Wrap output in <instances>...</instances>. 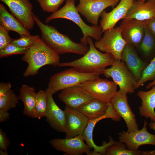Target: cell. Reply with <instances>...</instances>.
<instances>
[{
  "instance_id": "obj_11",
  "label": "cell",
  "mask_w": 155,
  "mask_h": 155,
  "mask_svg": "<svg viewBox=\"0 0 155 155\" xmlns=\"http://www.w3.org/2000/svg\"><path fill=\"white\" fill-rule=\"evenodd\" d=\"M106 118H111L116 121H119L121 119V117L115 110L111 103L109 104L108 111L105 115L99 118L88 120L82 134L86 144L91 149L93 148L92 155H105L107 148L110 146L109 142H104L102 146H98L95 144L93 139V132L96 124L101 120Z\"/></svg>"
},
{
  "instance_id": "obj_1",
  "label": "cell",
  "mask_w": 155,
  "mask_h": 155,
  "mask_svg": "<svg viewBox=\"0 0 155 155\" xmlns=\"http://www.w3.org/2000/svg\"><path fill=\"white\" fill-rule=\"evenodd\" d=\"M32 15L41 32V39L59 55L73 53L84 55L88 51V43L81 41L78 43L75 42L54 27L43 23L33 12Z\"/></svg>"
},
{
  "instance_id": "obj_32",
  "label": "cell",
  "mask_w": 155,
  "mask_h": 155,
  "mask_svg": "<svg viewBox=\"0 0 155 155\" xmlns=\"http://www.w3.org/2000/svg\"><path fill=\"white\" fill-rule=\"evenodd\" d=\"M28 48L20 47L11 43L4 49L0 50V57L1 58L13 55H24Z\"/></svg>"
},
{
  "instance_id": "obj_36",
  "label": "cell",
  "mask_w": 155,
  "mask_h": 155,
  "mask_svg": "<svg viewBox=\"0 0 155 155\" xmlns=\"http://www.w3.org/2000/svg\"><path fill=\"white\" fill-rule=\"evenodd\" d=\"M11 87L10 83H5L1 82L0 83V97L3 96L11 90Z\"/></svg>"
},
{
  "instance_id": "obj_18",
  "label": "cell",
  "mask_w": 155,
  "mask_h": 155,
  "mask_svg": "<svg viewBox=\"0 0 155 155\" xmlns=\"http://www.w3.org/2000/svg\"><path fill=\"white\" fill-rule=\"evenodd\" d=\"M58 97L66 106L74 109L94 98L79 85L61 90Z\"/></svg>"
},
{
  "instance_id": "obj_38",
  "label": "cell",
  "mask_w": 155,
  "mask_h": 155,
  "mask_svg": "<svg viewBox=\"0 0 155 155\" xmlns=\"http://www.w3.org/2000/svg\"><path fill=\"white\" fill-rule=\"evenodd\" d=\"M146 26L155 36V17L146 21Z\"/></svg>"
},
{
  "instance_id": "obj_10",
  "label": "cell",
  "mask_w": 155,
  "mask_h": 155,
  "mask_svg": "<svg viewBox=\"0 0 155 155\" xmlns=\"http://www.w3.org/2000/svg\"><path fill=\"white\" fill-rule=\"evenodd\" d=\"M82 135L71 138H57L49 141L51 145L56 150L67 155H90L91 148L84 142Z\"/></svg>"
},
{
  "instance_id": "obj_42",
  "label": "cell",
  "mask_w": 155,
  "mask_h": 155,
  "mask_svg": "<svg viewBox=\"0 0 155 155\" xmlns=\"http://www.w3.org/2000/svg\"><path fill=\"white\" fill-rule=\"evenodd\" d=\"M0 155H8V152L4 150L0 149Z\"/></svg>"
},
{
  "instance_id": "obj_26",
  "label": "cell",
  "mask_w": 155,
  "mask_h": 155,
  "mask_svg": "<svg viewBox=\"0 0 155 155\" xmlns=\"http://www.w3.org/2000/svg\"><path fill=\"white\" fill-rule=\"evenodd\" d=\"M139 47L146 57H150L155 53V36L146 25L143 38Z\"/></svg>"
},
{
  "instance_id": "obj_21",
  "label": "cell",
  "mask_w": 155,
  "mask_h": 155,
  "mask_svg": "<svg viewBox=\"0 0 155 155\" xmlns=\"http://www.w3.org/2000/svg\"><path fill=\"white\" fill-rule=\"evenodd\" d=\"M155 17V0H147L143 2L133 0L131 6L123 19H134L145 21Z\"/></svg>"
},
{
  "instance_id": "obj_3",
  "label": "cell",
  "mask_w": 155,
  "mask_h": 155,
  "mask_svg": "<svg viewBox=\"0 0 155 155\" xmlns=\"http://www.w3.org/2000/svg\"><path fill=\"white\" fill-rule=\"evenodd\" d=\"M21 60L28 64L23 73L24 77L37 74L40 69L45 65L56 66L60 63L59 55L46 45L39 36L29 48Z\"/></svg>"
},
{
  "instance_id": "obj_31",
  "label": "cell",
  "mask_w": 155,
  "mask_h": 155,
  "mask_svg": "<svg viewBox=\"0 0 155 155\" xmlns=\"http://www.w3.org/2000/svg\"><path fill=\"white\" fill-rule=\"evenodd\" d=\"M65 0H37L44 11L53 13L58 10Z\"/></svg>"
},
{
  "instance_id": "obj_23",
  "label": "cell",
  "mask_w": 155,
  "mask_h": 155,
  "mask_svg": "<svg viewBox=\"0 0 155 155\" xmlns=\"http://www.w3.org/2000/svg\"><path fill=\"white\" fill-rule=\"evenodd\" d=\"M152 87L148 91H139L137 95L142 101L139 107L140 116L155 122V85Z\"/></svg>"
},
{
  "instance_id": "obj_35",
  "label": "cell",
  "mask_w": 155,
  "mask_h": 155,
  "mask_svg": "<svg viewBox=\"0 0 155 155\" xmlns=\"http://www.w3.org/2000/svg\"><path fill=\"white\" fill-rule=\"evenodd\" d=\"M10 144L9 139L6 133L0 128V149L7 152V148Z\"/></svg>"
},
{
  "instance_id": "obj_14",
  "label": "cell",
  "mask_w": 155,
  "mask_h": 155,
  "mask_svg": "<svg viewBox=\"0 0 155 155\" xmlns=\"http://www.w3.org/2000/svg\"><path fill=\"white\" fill-rule=\"evenodd\" d=\"M9 8L10 11L27 29L33 28V6L29 0H0Z\"/></svg>"
},
{
  "instance_id": "obj_6",
  "label": "cell",
  "mask_w": 155,
  "mask_h": 155,
  "mask_svg": "<svg viewBox=\"0 0 155 155\" xmlns=\"http://www.w3.org/2000/svg\"><path fill=\"white\" fill-rule=\"evenodd\" d=\"M102 37L94 44L100 51L112 55L116 60H121L122 51L127 44L123 38L119 27L107 30Z\"/></svg>"
},
{
  "instance_id": "obj_37",
  "label": "cell",
  "mask_w": 155,
  "mask_h": 155,
  "mask_svg": "<svg viewBox=\"0 0 155 155\" xmlns=\"http://www.w3.org/2000/svg\"><path fill=\"white\" fill-rule=\"evenodd\" d=\"M8 111L0 108V123L6 121L9 118L10 114Z\"/></svg>"
},
{
  "instance_id": "obj_28",
  "label": "cell",
  "mask_w": 155,
  "mask_h": 155,
  "mask_svg": "<svg viewBox=\"0 0 155 155\" xmlns=\"http://www.w3.org/2000/svg\"><path fill=\"white\" fill-rule=\"evenodd\" d=\"M48 104V96L46 92V91L40 90L36 94L35 118L40 119L46 117Z\"/></svg>"
},
{
  "instance_id": "obj_2",
  "label": "cell",
  "mask_w": 155,
  "mask_h": 155,
  "mask_svg": "<svg viewBox=\"0 0 155 155\" xmlns=\"http://www.w3.org/2000/svg\"><path fill=\"white\" fill-rule=\"evenodd\" d=\"M87 40L89 49L82 57L70 62L60 63L57 66L70 67L86 73L103 74L106 67L111 66L116 59L111 54L98 50L90 37L88 36Z\"/></svg>"
},
{
  "instance_id": "obj_20",
  "label": "cell",
  "mask_w": 155,
  "mask_h": 155,
  "mask_svg": "<svg viewBox=\"0 0 155 155\" xmlns=\"http://www.w3.org/2000/svg\"><path fill=\"white\" fill-rule=\"evenodd\" d=\"M121 60L125 63L137 82L148 64L140 58L133 46L128 43L126 44L122 51Z\"/></svg>"
},
{
  "instance_id": "obj_9",
  "label": "cell",
  "mask_w": 155,
  "mask_h": 155,
  "mask_svg": "<svg viewBox=\"0 0 155 155\" xmlns=\"http://www.w3.org/2000/svg\"><path fill=\"white\" fill-rule=\"evenodd\" d=\"M77 8L89 22L98 25L99 18L106 8L115 7L119 0H79Z\"/></svg>"
},
{
  "instance_id": "obj_27",
  "label": "cell",
  "mask_w": 155,
  "mask_h": 155,
  "mask_svg": "<svg viewBox=\"0 0 155 155\" xmlns=\"http://www.w3.org/2000/svg\"><path fill=\"white\" fill-rule=\"evenodd\" d=\"M106 155H144V151L138 150L132 151L127 148L126 145L120 141H117L108 147Z\"/></svg>"
},
{
  "instance_id": "obj_43",
  "label": "cell",
  "mask_w": 155,
  "mask_h": 155,
  "mask_svg": "<svg viewBox=\"0 0 155 155\" xmlns=\"http://www.w3.org/2000/svg\"><path fill=\"white\" fill-rule=\"evenodd\" d=\"M138 1L141 2H145L147 0H137Z\"/></svg>"
},
{
  "instance_id": "obj_5",
  "label": "cell",
  "mask_w": 155,
  "mask_h": 155,
  "mask_svg": "<svg viewBox=\"0 0 155 155\" xmlns=\"http://www.w3.org/2000/svg\"><path fill=\"white\" fill-rule=\"evenodd\" d=\"M100 75L80 71L72 67L56 73L50 78L46 90L53 94L66 88L100 78Z\"/></svg>"
},
{
  "instance_id": "obj_16",
  "label": "cell",
  "mask_w": 155,
  "mask_h": 155,
  "mask_svg": "<svg viewBox=\"0 0 155 155\" xmlns=\"http://www.w3.org/2000/svg\"><path fill=\"white\" fill-rule=\"evenodd\" d=\"M133 0H121L118 4L111 11H103L100 17V26L102 32L113 28L116 24L123 19L130 9Z\"/></svg>"
},
{
  "instance_id": "obj_33",
  "label": "cell",
  "mask_w": 155,
  "mask_h": 155,
  "mask_svg": "<svg viewBox=\"0 0 155 155\" xmlns=\"http://www.w3.org/2000/svg\"><path fill=\"white\" fill-rule=\"evenodd\" d=\"M39 36V35L20 36L19 38L14 39L11 43L21 47L29 48L34 43Z\"/></svg>"
},
{
  "instance_id": "obj_22",
  "label": "cell",
  "mask_w": 155,
  "mask_h": 155,
  "mask_svg": "<svg viewBox=\"0 0 155 155\" xmlns=\"http://www.w3.org/2000/svg\"><path fill=\"white\" fill-rule=\"evenodd\" d=\"M109 104L94 98L82 104L75 109L88 120H92L105 115L108 111Z\"/></svg>"
},
{
  "instance_id": "obj_34",
  "label": "cell",
  "mask_w": 155,
  "mask_h": 155,
  "mask_svg": "<svg viewBox=\"0 0 155 155\" xmlns=\"http://www.w3.org/2000/svg\"><path fill=\"white\" fill-rule=\"evenodd\" d=\"M9 31L0 25V50L10 44L14 39L9 34Z\"/></svg>"
},
{
  "instance_id": "obj_19",
  "label": "cell",
  "mask_w": 155,
  "mask_h": 155,
  "mask_svg": "<svg viewBox=\"0 0 155 155\" xmlns=\"http://www.w3.org/2000/svg\"><path fill=\"white\" fill-rule=\"evenodd\" d=\"M48 96V104L45 117L46 121L51 127L56 131L65 133L66 118L64 111L61 110L55 101L53 94L46 90Z\"/></svg>"
},
{
  "instance_id": "obj_39",
  "label": "cell",
  "mask_w": 155,
  "mask_h": 155,
  "mask_svg": "<svg viewBox=\"0 0 155 155\" xmlns=\"http://www.w3.org/2000/svg\"><path fill=\"white\" fill-rule=\"evenodd\" d=\"M144 155H155V149L152 151H144Z\"/></svg>"
},
{
  "instance_id": "obj_4",
  "label": "cell",
  "mask_w": 155,
  "mask_h": 155,
  "mask_svg": "<svg viewBox=\"0 0 155 155\" xmlns=\"http://www.w3.org/2000/svg\"><path fill=\"white\" fill-rule=\"evenodd\" d=\"M75 0H66L65 5L61 9L46 18L45 23L56 19L63 18L71 20L80 28L83 34L80 41L88 43L87 38L90 36L97 41L102 37L103 32L100 25L90 26L83 20L75 4Z\"/></svg>"
},
{
  "instance_id": "obj_15",
  "label": "cell",
  "mask_w": 155,
  "mask_h": 155,
  "mask_svg": "<svg viewBox=\"0 0 155 155\" xmlns=\"http://www.w3.org/2000/svg\"><path fill=\"white\" fill-rule=\"evenodd\" d=\"M146 25V21L123 19L119 27L127 43L133 46L139 47L144 36Z\"/></svg>"
},
{
  "instance_id": "obj_30",
  "label": "cell",
  "mask_w": 155,
  "mask_h": 155,
  "mask_svg": "<svg viewBox=\"0 0 155 155\" xmlns=\"http://www.w3.org/2000/svg\"><path fill=\"white\" fill-rule=\"evenodd\" d=\"M19 100L18 96L11 89L6 94L0 97V108L9 111L16 106Z\"/></svg>"
},
{
  "instance_id": "obj_29",
  "label": "cell",
  "mask_w": 155,
  "mask_h": 155,
  "mask_svg": "<svg viewBox=\"0 0 155 155\" xmlns=\"http://www.w3.org/2000/svg\"><path fill=\"white\" fill-rule=\"evenodd\" d=\"M155 79V54L150 63L143 71L142 76L134 87L135 90L146 82Z\"/></svg>"
},
{
  "instance_id": "obj_17",
  "label": "cell",
  "mask_w": 155,
  "mask_h": 155,
  "mask_svg": "<svg viewBox=\"0 0 155 155\" xmlns=\"http://www.w3.org/2000/svg\"><path fill=\"white\" fill-rule=\"evenodd\" d=\"M64 111L66 118L65 138L82 135L88 120L75 109L66 106Z\"/></svg>"
},
{
  "instance_id": "obj_7",
  "label": "cell",
  "mask_w": 155,
  "mask_h": 155,
  "mask_svg": "<svg viewBox=\"0 0 155 155\" xmlns=\"http://www.w3.org/2000/svg\"><path fill=\"white\" fill-rule=\"evenodd\" d=\"M103 74L107 78H112L119 90L128 93L134 92L137 82L123 61L116 60L110 68L105 69Z\"/></svg>"
},
{
  "instance_id": "obj_24",
  "label": "cell",
  "mask_w": 155,
  "mask_h": 155,
  "mask_svg": "<svg viewBox=\"0 0 155 155\" xmlns=\"http://www.w3.org/2000/svg\"><path fill=\"white\" fill-rule=\"evenodd\" d=\"M37 93L34 88L26 84L21 87L18 98L24 104L23 113L24 115L35 118V105Z\"/></svg>"
},
{
  "instance_id": "obj_25",
  "label": "cell",
  "mask_w": 155,
  "mask_h": 155,
  "mask_svg": "<svg viewBox=\"0 0 155 155\" xmlns=\"http://www.w3.org/2000/svg\"><path fill=\"white\" fill-rule=\"evenodd\" d=\"M0 23L9 31L16 32L20 36H31L28 29L14 16L10 14L5 6L0 3Z\"/></svg>"
},
{
  "instance_id": "obj_8",
  "label": "cell",
  "mask_w": 155,
  "mask_h": 155,
  "mask_svg": "<svg viewBox=\"0 0 155 155\" xmlns=\"http://www.w3.org/2000/svg\"><path fill=\"white\" fill-rule=\"evenodd\" d=\"M93 98L108 103L111 102L117 92L118 85L114 81L100 78L79 85Z\"/></svg>"
},
{
  "instance_id": "obj_13",
  "label": "cell",
  "mask_w": 155,
  "mask_h": 155,
  "mask_svg": "<svg viewBox=\"0 0 155 155\" xmlns=\"http://www.w3.org/2000/svg\"><path fill=\"white\" fill-rule=\"evenodd\" d=\"M148 123L145 121L143 128L131 132L123 131L119 133V141L125 143L129 150H138L139 147L146 145L155 146V134L150 133L147 127Z\"/></svg>"
},
{
  "instance_id": "obj_41",
  "label": "cell",
  "mask_w": 155,
  "mask_h": 155,
  "mask_svg": "<svg viewBox=\"0 0 155 155\" xmlns=\"http://www.w3.org/2000/svg\"><path fill=\"white\" fill-rule=\"evenodd\" d=\"M150 129L155 131V122H152L149 124Z\"/></svg>"
},
{
  "instance_id": "obj_12",
  "label": "cell",
  "mask_w": 155,
  "mask_h": 155,
  "mask_svg": "<svg viewBox=\"0 0 155 155\" xmlns=\"http://www.w3.org/2000/svg\"><path fill=\"white\" fill-rule=\"evenodd\" d=\"M119 90L112 99L111 103L116 112L124 120L127 125L128 132L138 130L139 127L135 116L129 104L127 94Z\"/></svg>"
},
{
  "instance_id": "obj_40",
  "label": "cell",
  "mask_w": 155,
  "mask_h": 155,
  "mask_svg": "<svg viewBox=\"0 0 155 155\" xmlns=\"http://www.w3.org/2000/svg\"><path fill=\"white\" fill-rule=\"evenodd\" d=\"M154 85H155V79L153 80L151 82L149 83L148 85L146 86V89H148Z\"/></svg>"
}]
</instances>
